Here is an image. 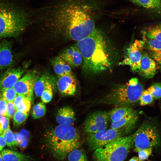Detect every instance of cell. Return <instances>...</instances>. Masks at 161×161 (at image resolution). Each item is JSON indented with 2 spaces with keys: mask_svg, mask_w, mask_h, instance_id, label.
Wrapping results in <instances>:
<instances>
[{
  "mask_svg": "<svg viewBox=\"0 0 161 161\" xmlns=\"http://www.w3.org/2000/svg\"><path fill=\"white\" fill-rule=\"evenodd\" d=\"M103 33L95 29L89 36L77 42L85 72L97 74L104 72L111 63L108 44Z\"/></svg>",
  "mask_w": 161,
  "mask_h": 161,
  "instance_id": "cell-1",
  "label": "cell"
},
{
  "mask_svg": "<svg viewBox=\"0 0 161 161\" xmlns=\"http://www.w3.org/2000/svg\"><path fill=\"white\" fill-rule=\"evenodd\" d=\"M57 11L55 19L63 27L72 39L79 41L95 29L94 21L82 7L76 3L66 4Z\"/></svg>",
  "mask_w": 161,
  "mask_h": 161,
  "instance_id": "cell-2",
  "label": "cell"
},
{
  "mask_svg": "<svg viewBox=\"0 0 161 161\" xmlns=\"http://www.w3.org/2000/svg\"><path fill=\"white\" fill-rule=\"evenodd\" d=\"M47 145L53 156L64 160L72 150L80 144L78 131L72 126L59 125L45 134Z\"/></svg>",
  "mask_w": 161,
  "mask_h": 161,
  "instance_id": "cell-3",
  "label": "cell"
},
{
  "mask_svg": "<svg viewBox=\"0 0 161 161\" xmlns=\"http://www.w3.org/2000/svg\"><path fill=\"white\" fill-rule=\"evenodd\" d=\"M143 86L136 78L126 83L112 88L109 92L95 100V103L112 105L116 107H130L138 101L143 91Z\"/></svg>",
  "mask_w": 161,
  "mask_h": 161,
  "instance_id": "cell-4",
  "label": "cell"
},
{
  "mask_svg": "<svg viewBox=\"0 0 161 161\" xmlns=\"http://www.w3.org/2000/svg\"><path fill=\"white\" fill-rule=\"evenodd\" d=\"M28 19L24 11L9 4H0V39L18 36L26 28Z\"/></svg>",
  "mask_w": 161,
  "mask_h": 161,
  "instance_id": "cell-5",
  "label": "cell"
},
{
  "mask_svg": "<svg viewBox=\"0 0 161 161\" xmlns=\"http://www.w3.org/2000/svg\"><path fill=\"white\" fill-rule=\"evenodd\" d=\"M134 134L123 136L95 150V161H124L134 143Z\"/></svg>",
  "mask_w": 161,
  "mask_h": 161,
  "instance_id": "cell-6",
  "label": "cell"
},
{
  "mask_svg": "<svg viewBox=\"0 0 161 161\" xmlns=\"http://www.w3.org/2000/svg\"><path fill=\"white\" fill-rule=\"evenodd\" d=\"M134 151L159 146L161 141V131L158 123L154 119L145 120L134 134Z\"/></svg>",
  "mask_w": 161,
  "mask_h": 161,
  "instance_id": "cell-7",
  "label": "cell"
},
{
  "mask_svg": "<svg viewBox=\"0 0 161 161\" xmlns=\"http://www.w3.org/2000/svg\"><path fill=\"white\" fill-rule=\"evenodd\" d=\"M125 135L122 129L111 128L98 132L88 134L86 142L89 148L95 151Z\"/></svg>",
  "mask_w": 161,
  "mask_h": 161,
  "instance_id": "cell-8",
  "label": "cell"
},
{
  "mask_svg": "<svg viewBox=\"0 0 161 161\" xmlns=\"http://www.w3.org/2000/svg\"><path fill=\"white\" fill-rule=\"evenodd\" d=\"M144 48L143 41L136 40L129 45L124 59L119 64L128 65L132 72H138Z\"/></svg>",
  "mask_w": 161,
  "mask_h": 161,
  "instance_id": "cell-9",
  "label": "cell"
},
{
  "mask_svg": "<svg viewBox=\"0 0 161 161\" xmlns=\"http://www.w3.org/2000/svg\"><path fill=\"white\" fill-rule=\"evenodd\" d=\"M109 121L108 112L105 111L93 112L86 118L83 124L84 130L87 134L105 130L107 129Z\"/></svg>",
  "mask_w": 161,
  "mask_h": 161,
  "instance_id": "cell-10",
  "label": "cell"
},
{
  "mask_svg": "<svg viewBox=\"0 0 161 161\" xmlns=\"http://www.w3.org/2000/svg\"><path fill=\"white\" fill-rule=\"evenodd\" d=\"M39 77L36 70H30L18 80L13 88L17 95H23L33 100L34 86Z\"/></svg>",
  "mask_w": 161,
  "mask_h": 161,
  "instance_id": "cell-11",
  "label": "cell"
},
{
  "mask_svg": "<svg viewBox=\"0 0 161 161\" xmlns=\"http://www.w3.org/2000/svg\"><path fill=\"white\" fill-rule=\"evenodd\" d=\"M26 67L11 68L6 70L0 77V92L6 89L13 88L26 70Z\"/></svg>",
  "mask_w": 161,
  "mask_h": 161,
  "instance_id": "cell-12",
  "label": "cell"
},
{
  "mask_svg": "<svg viewBox=\"0 0 161 161\" xmlns=\"http://www.w3.org/2000/svg\"><path fill=\"white\" fill-rule=\"evenodd\" d=\"M56 83L59 92L63 95L72 96L75 93L77 83L73 73L58 76Z\"/></svg>",
  "mask_w": 161,
  "mask_h": 161,
  "instance_id": "cell-13",
  "label": "cell"
},
{
  "mask_svg": "<svg viewBox=\"0 0 161 161\" xmlns=\"http://www.w3.org/2000/svg\"><path fill=\"white\" fill-rule=\"evenodd\" d=\"M158 69L157 63L147 52L143 51L138 72L139 74L145 78H151L156 74Z\"/></svg>",
  "mask_w": 161,
  "mask_h": 161,
  "instance_id": "cell-14",
  "label": "cell"
},
{
  "mask_svg": "<svg viewBox=\"0 0 161 161\" xmlns=\"http://www.w3.org/2000/svg\"><path fill=\"white\" fill-rule=\"evenodd\" d=\"M138 118V116L137 112L134 110L129 114L119 121L112 122L111 128L122 129L126 135L134 127Z\"/></svg>",
  "mask_w": 161,
  "mask_h": 161,
  "instance_id": "cell-15",
  "label": "cell"
},
{
  "mask_svg": "<svg viewBox=\"0 0 161 161\" xmlns=\"http://www.w3.org/2000/svg\"><path fill=\"white\" fill-rule=\"evenodd\" d=\"M59 56L73 67L78 66L83 62L82 56L76 45L67 48Z\"/></svg>",
  "mask_w": 161,
  "mask_h": 161,
  "instance_id": "cell-16",
  "label": "cell"
},
{
  "mask_svg": "<svg viewBox=\"0 0 161 161\" xmlns=\"http://www.w3.org/2000/svg\"><path fill=\"white\" fill-rule=\"evenodd\" d=\"M144 47L150 56L161 65V41L143 36Z\"/></svg>",
  "mask_w": 161,
  "mask_h": 161,
  "instance_id": "cell-17",
  "label": "cell"
},
{
  "mask_svg": "<svg viewBox=\"0 0 161 161\" xmlns=\"http://www.w3.org/2000/svg\"><path fill=\"white\" fill-rule=\"evenodd\" d=\"M11 44L4 41L0 44V70L7 68L14 62Z\"/></svg>",
  "mask_w": 161,
  "mask_h": 161,
  "instance_id": "cell-18",
  "label": "cell"
},
{
  "mask_svg": "<svg viewBox=\"0 0 161 161\" xmlns=\"http://www.w3.org/2000/svg\"><path fill=\"white\" fill-rule=\"evenodd\" d=\"M56 119L59 125L72 126L75 120V112L71 107L64 106L58 110Z\"/></svg>",
  "mask_w": 161,
  "mask_h": 161,
  "instance_id": "cell-19",
  "label": "cell"
},
{
  "mask_svg": "<svg viewBox=\"0 0 161 161\" xmlns=\"http://www.w3.org/2000/svg\"><path fill=\"white\" fill-rule=\"evenodd\" d=\"M1 154L4 161H31L32 160L28 155L11 149H4Z\"/></svg>",
  "mask_w": 161,
  "mask_h": 161,
  "instance_id": "cell-20",
  "label": "cell"
},
{
  "mask_svg": "<svg viewBox=\"0 0 161 161\" xmlns=\"http://www.w3.org/2000/svg\"><path fill=\"white\" fill-rule=\"evenodd\" d=\"M52 63L54 71L58 76L73 74L70 66L59 56L54 58Z\"/></svg>",
  "mask_w": 161,
  "mask_h": 161,
  "instance_id": "cell-21",
  "label": "cell"
},
{
  "mask_svg": "<svg viewBox=\"0 0 161 161\" xmlns=\"http://www.w3.org/2000/svg\"><path fill=\"white\" fill-rule=\"evenodd\" d=\"M55 81L54 76L47 72L39 77L36 82L34 87V92L35 96L40 97L47 84L49 82Z\"/></svg>",
  "mask_w": 161,
  "mask_h": 161,
  "instance_id": "cell-22",
  "label": "cell"
},
{
  "mask_svg": "<svg viewBox=\"0 0 161 161\" xmlns=\"http://www.w3.org/2000/svg\"><path fill=\"white\" fill-rule=\"evenodd\" d=\"M134 110L130 107H117L108 112L109 121L111 122L117 121L129 114Z\"/></svg>",
  "mask_w": 161,
  "mask_h": 161,
  "instance_id": "cell-23",
  "label": "cell"
},
{
  "mask_svg": "<svg viewBox=\"0 0 161 161\" xmlns=\"http://www.w3.org/2000/svg\"><path fill=\"white\" fill-rule=\"evenodd\" d=\"M32 100L23 95H17L13 103L17 111L26 114H29Z\"/></svg>",
  "mask_w": 161,
  "mask_h": 161,
  "instance_id": "cell-24",
  "label": "cell"
},
{
  "mask_svg": "<svg viewBox=\"0 0 161 161\" xmlns=\"http://www.w3.org/2000/svg\"><path fill=\"white\" fill-rule=\"evenodd\" d=\"M142 33L143 36L161 41V24L148 28Z\"/></svg>",
  "mask_w": 161,
  "mask_h": 161,
  "instance_id": "cell-25",
  "label": "cell"
},
{
  "mask_svg": "<svg viewBox=\"0 0 161 161\" xmlns=\"http://www.w3.org/2000/svg\"><path fill=\"white\" fill-rule=\"evenodd\" d=\"M55 87V81L49 82L47 84L40 97L42 102L46 103L51 101Z\"/></svg>",
  "mask_w": 161,
  "mask_h": 161,
  "instance_id": "cell-26",
  "label": "cell"
},
{
  "mask_svg": "<svg viewBox=\"0 0 161 161\" xmlns=\"http://www.w3.org/2000/svg\"><path fill=\"white\" fill-rule=\"evenodd\" d=\"M136 5L148 9H154L161 5V0H130Z\"/></svg>",
  "mask_w": 161,
  "mask_h": 161,
  "instance_id": "cell-27",
  "label": "cell"
},
{
  "mask_svg": "<svg viewBox=\"0 0 161 161\" xmlns=\"http://www.w3.org/2000/svg\"><path fill=\"white\" fill-rule=\"evenodd\" d=\"M46 112L45 103L40 102L34 105L31 111V116L34 119L40 118L44 116Z\"/></svg>",
  "mask_w": 161,
  "mask_h": 161,
  "instance_id": "cell-28",
  "label": "cell"
},
{
  "mask_svg": "<svg viewBox=\"0 0 161 161\" xmlns=\"http://www.w3.org/2000/svg\"><path fill=\"white\" fill-rule=\"evenodd\" d=\"M68 161H87L84 153L78 148L72 151L68 155Z\"/></svg>",
  "mask_w": 161,
  "mask_h": 161,
  "instance_id": "cell-29",
  "label": "cell"
},
{
  "mask_svg": "<svg viewBox=\"0 0 161 161\" xmlns=\"http://www.w3.org/2000/svg\"><path fill=\"white\" fill-rule=\"evenodd\" d=\"M1 134L4 137L7 146L11 149L16 150L14 134L11 130L10 126L4 131Z\"/></svg>",
  "mask_w": 161,
  "mask_h": 161,
  "instance_id": "cell-30",
  "label": "cell"
},
{
  "mask_svg": "<svg viewBox=\"0 0 161 161\" xmlns=\"http://www.w3.org/2000/svg\"><path fill=\"white\" fill-rule=\"evenodd\" d=\"M17 95L13 88L6 89L0 92V97L7 103L13 102Z\"/></svg>",
  "mask_w": 161,
  "mask_h": 161,
  "instance_id": "cell-31",
  "label": "cell"
},
{
  "mask_svg": "<svg viewBox=\"0 0 161 161\" xmlns=\"http://www.w3.org/2000/svg\"><path fill=\"white\" fill-rule=\"evenodd\" d=\"M153 98L147 89L143 90L139 98L140 104L142 106L150 104L153 102Z\"/></svg>",
  "mask_w": 161,
  "mask_h": 161,
  "instance_id": "cell-32",
  "label": "cell"
},
{
  "mask_svg": "<svg viewBox=\"0 0 161 161\" xmlns=\"http://www.w3.org/2000/svg\"><path fill=\"white\" fill-rule=\"evenodd\" d=\"M29 114L17 111L13 117V125L18 126L21 125L26 121Z\"/></svg>",
  "mask_w": 161,
  "mask_h": 161,
  "instance_id": "cell-33",
  "label": "cell"
},
{
  "mask_svg": "<svg viewBox=\"0 0 161 161\" xmlns=\"http://www.w3.org/2000/svg\"><path fill=\"white\" fill-rule=\"evenodd\" d=\"M153 98L159 99L161 98V83L153 84L148 89Z\"/></svg>",
  "mask_w": 161,
  "mask_h": 161,
  "instance_id": "cell-34",
  "label": "cell"
},
{
  "mask_svg": "<svg viewBox=\"0 0 161 161\" xmlns=\"http://www.w3.org/2000/svg\"><path fill=\"white\" fill-rule=\"evenodd\" d=\"M152 148H149L139 150L137 152L138 157L142 161L147 159L152 153Z\"/></svg>",
  "mask_w": 161,
  "mask_h": 161,
  "instance_id": "cell-35",
  "label": "cell"
},
{
  "mask_svg": "<svg viewBox=\"0 0 161 161\" xmlns=\"http://www.w3.org/2000/svg\"><path fill=\"white\" fill-rule=\"evenodd\" d=\"M9 118L0 115V135L10 126Z\"/></svg>",
  "mask_w": 161,
  "mask_h": 161,
  "instance_id": "cell-36",
  "label": "cell"
},
{
  "mask_svg": "<svg viewBox=\"0 0 161 161\" xmlns=\"http://www.w3.org/2000/svg\"><path fill=\"white\" fill-rule=\"evenodd\" d=\"M16 111L13 102L7 103L5 117L9 118H12Z\"/></svg>",
  "mask_w": 161,
  "mask_h": 161,
  "instance_id": "cell-37",
  "label": "cell"
},
{
  "mask_svg": "<svg viewBox=\"0 0 161 161\" xmlns=\"http://www.w3.org/2000/svg\"><path fill=\"white\" fill-rule=\"evenodd\" d=\"M7 102L0 97V115L5 117L7 110Z\"/></svg>",
  "mask_w": 161,
  "mask_h": 161,
  "instance_id": "cell-38",
  "label": "cell"
},
{
  "mask_svg": "<svg viewBox=\"0 0 161 161\" xmlns=\"http://www.w3.org/2000/svg\"><path fill=\"white\" fill-rule=\"evenodd\" d=\"M13 134L14 138L15 144L16 146H18L24 140H27L25 139L19 133L16 132Z\"/></svg>",
  "mask_w": 161,
  "mask_h": 161,
  "instance_id": "cell-39",
  "label": "cell"
},
{
  "mask_svg": "<svg viewBox=\"0 0 161 161\" xmlns=\"http://www.w3.org/2000/svg\"><path fill=\"white\" fill-rule=\"evenodd\" d=\"M6 145L5 140L2 134L0 135V151L3 150V148Z\"/></svg>",
  "mask_w": 161,
  "mask_h": 161,
  "instance_id": "cell-40",
  "label": "cell"
},
{
  "mask_svg": "<svg viewBox=\"0 0 161 161\" xmlns=\"http://www.w3.org/2000/svg\"><path fill=\"white\" fill-rule=\"evenodd\" d=\"M19 133L25 139L29 140L30 134L25 129H23L20 131Z\"/></svg>",
  "mask_w": 161,
  "mask_h": 161,
  "instance_id": "cell-41",
  "label": "cell"
},
{
  "mask_svg": "<svg viewBox=\"0 0 161 161\" xmlns=\"http://www.w3.org/2000/svg\"><path fill=\"white\" fill-rule=\"evenodd\" d=\"M153 10H154L155 12H156L157 14L161 16V5L158 8Z\"/></svg>",
  "mask_w": 161,
  "mask_h": 161,
  "instance_id": "cell-42",
  "label": "cell"
},
{
  "mask_svg": "<svg viewBox=\"0 0 161 161\" xmlns=\"http://www.w3.org/2000/svg\"><path fill=\"white\" fill-rule=\"evenodd\" d=\"M128 161H142L138 157L134 156L131 158Z\"/></svg>",
  "mask_w": 161,
  "mask_h": 161,
  "instance_id": "cell-43",
  "label": "cell"
},
{
  "mask_svg": "<svg viewBox=\"0 0 161 161\" xmlns=\"http://www.w3.org/2000/svg\"><path fill=\"white\" fill-rule=\"evenodd\" d=\"M0 161H4L2 158L1 153H0Z\"/></svg>",
  "mask_w": 161,
  "mask_h": 161,
  "instance_id": "cell-44",
  "label": "cell"
}]
</instances>
